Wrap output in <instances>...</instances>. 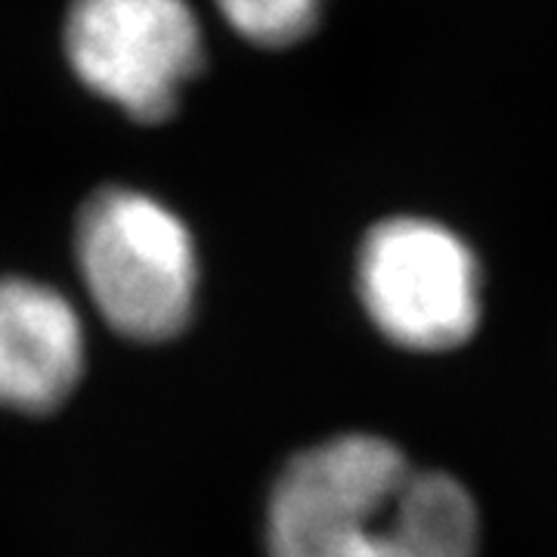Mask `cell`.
<instances>
[{
	"label": "cell",
	"mask_w": 557,
	"mask_h": 557,
	"mask_svg": "<svg viewBox=\"0 0 557 557\" xmlns=\"http://www.w3.org/2000/svg\"><path fill=\"white\" fill-rule=\"evenodd\" d=\"M273 557H474L478 508L458 480L394 443L347 434L300 453L270 498Z\"/></svg>",
	"instance_id": "1"
},
{
	"label": "cell",
	"mask_w": 557,
	"mask_h": 557,
	"mask_svg": "<svg viewBox=\"0 0 557 557\" xmlns=\"http://www.w3.org/2000/svg\"><path fill=\"white\" fill-rule=\"evenodd\" d=\"M78 267L106 322L137 341L174 338L193 317L199 258L186 223L137 189H102L78 220Z\"/></svg>",
	"instance_id": "2"
},
{
	"label": "cell",
	"mask_w": 557,
	"mask_h": 557,
	"mask_svg": "<svg viewBox=\"0 0 557 557\" xmlns=\"http://www.w3.org/2000/svg\"><path fill=\"white\" fill-rule=\"evenodd\" d=\"M62 50L90 94L139 124L168 119L205 62L189 0H69Z\"/></svg>",
	"instance_id": "3"
},
{
	"label": "cell",
	"mask_w": 557,
	"mask_h": 557,
	"mask_svg": "<svg viewBox=\"0 0 557 557\" xmlns=\"http://www.w3.org/2000/svg\"><path fill=\"white\" fill-rule=\"evenodd\" d=\"M359 295L381 335L399 347L453 350L478 329V260L440 223L384 220L362 242Z\"/></svg>",
	"instance_id": "4"
},
{
	"label": "cell",
	"mask_w": 557,
	"mask_h": 557,
	"mask_svg": "<svg viewBox=\"0 0 557 557\" xmlns=\"http://www.w3.org/2000/svg\"><path fill=\"white\" fill-rule=\"evenodd\" d=\"M84 329L57 288L0 278V406L50 412L75 391Z\"/></svg>",
	"instance_id": "5"
},
{
	"label": "cell",
	"mask_w": 557,
	"mask_h": 557,
	"mask_svg": "<svg viewBox=\"0 0 557 557\" xmlns=\"http://www.w3.org/2000/svg\"><path fill=\"white\" fill-rule=\"evenodd\" d=\"M218 10L239 38L278 50L317 28L322 0H218Z\"/></svg>",
	"instance_id": "6"
}]
</instances>
